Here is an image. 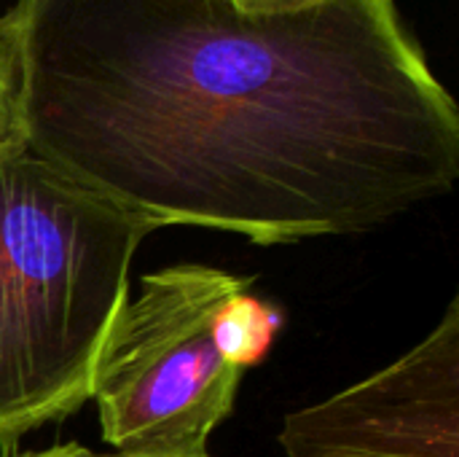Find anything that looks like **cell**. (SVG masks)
Listing matches in <instances>:
<instances>
[{
	"label": "cell",
	"mask_w": 459,
	"mask_h": 457,
	"mask_svg": "<svg viewBox=\"0 0 459 457\" xmlns=\"http://www.w3.org/2000/svg\"><path fill=\"white\" fill-rule=\"evenodd\" d=\"M27 148L164 226L255 245L455 189L459 110L395 0H19Z\"/></svg>",
	"instance_id": "1"
},
{
	"label": "cell",
	"mask_w": 459,
	"mask_h": 457,
	"mask_svg": "<svg viewBox=\"0 0 459 457\" xmlns=\"http://www.w3.org/2000/svg\"><path fill=\"white\" fill-rule=\"evenodd\" d=\"M156 226L30 148L0 156V450L91 399L129 269Z\"/></svg>",
	"instance_id": "2"
},
{
	"label": "cell",
	"mask_w": 459,
	"mask_h": 457,
	"mask_svg": "<svg viewBox=\"0 0 459 457\" xmlns=\"http://www.w3.org/2000/svg\"><path fill=\"white\" fill-rule=\"evenodd\" d=\"M253 277L207 264H172L140 277L100 350L91 399L102 442L121 453L207 450L231 415L245 372L212 339L218 310Z\"/></svg>",
	"instance_id": "3"
},
{
	"label": "cell",
	"mask_w": 459,
	"mask_h": 457,
	"mask_svg": "<svg viewBox=\"0 0 459 457\" xmlns=\"http://www.w3.org/2000/svg\"><path fill=\"white\" fill-rule=\"evenodd\" d=\"M459 302L403 358L368 380L290 412L285 457H457Z\"/></svg>",
	"instance_id": "4"
},
{
	"label": "cell",
	"mask_w": 459,
	"mask_h": 457,
	"mask_svg": "<svg viewBox=\"0 0 459 457\" xmlns=\"http://www.w3.org/2000/svg\"><path fill=\"white\" fill-rule=\"evenodd\" d=\"M282 323L285 318L274 304L253 296L250 288H245L218 310L212 339L229 366L247 372L269 356Z\"/></svg>",
	"instance_id": "5"
},
{
	"label": "cell",
	"mask_w": 459,
	"mask_h": 457,
	"mask_svg": "<svg viewBox=\"0 0 459 457\" xmlns=\"http://www.w3.org/2000/svg\"><path fill=\"white\" fill-rule=\"evenodd\" d=\"M24 148V38L11 8L0 13V156Z\"/></svg>",
	"instance_id": "6"
},
{
	"label": "cell",
	"mask_w": 459,
	"mask_h": 457,
	"mask_svg": "<svg viewBox=\"0 0 459 457\" xmlns=\"http://www.w3.org/2000/svg\"><path fill=\"white\" fill-rule=\"evenodd\" d=\"M3 457H210L207 450H188V453H121V450H113V453H97V450H89L78 442H62V444H51L46 450H30V453H11V455Z\"/></svg>",
	"instance_id": "7"
},
{
	"label": "cell",
	"mask_w": 459,
	"mask_h": 457,
	"mask_svg": "<svg viewBox=\"0 0 459 457\" xmlns=\"http://www.w3.org/2000/svg\"><path fill=\"white\" fill-rule=\"evenodd\" d=\"M242 8H253V11H274V8H296V5H307L315 0H234Z\"/></svg>",
	"instance_id": "8"
}]
</instances>
